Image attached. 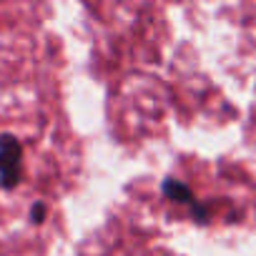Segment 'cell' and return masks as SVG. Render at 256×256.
Masks as SVG:
<instances>
[{"label": "cell", "instance_id": "obj_1", "mask_svg": "<svg viewBox=\"0 0 256 256\" xmlns=\"http://www.w3.org/2000/svg\"><path fill=\"white\" fill-rule=\"evenodd\" d=\"M20 158L23 148L16 136L6 134L0 136V186L3 188H16L20 181Z\"/></svg>", "mask_w": 256, "mask_h": 256}, {"label": "cell", "instance_id": "obj_2", "mask_svg": "<svg viewBox=\"0 0 256 256\" xmlns=\"http://www.w3.org/2000/svg\"><path fill=\"white\" fill-rule=\"evenodd\" d=\"M164 196L171 198V201H176V204H188V206L196 204L194 201V191L184 181H176V178H166L164 181Z\"/></svg>", "mask_w": 256, "mask_h": 256}, {"label": "cell", "instance_id": "obj_3", "mask_svg": "<svg viewBox=\"0 0 256 256\" xmlns=\"http://www.w3.org/2000/svg\"><path fill=\"white\" fill-rule=\"evenodd\" d=\"M43 218H46V204L38 201V204L30 208V221H33V224H43Z\"/></svg>", "mask_w": 256, "mask_h": 256}, {"label": "cell", "instance_id": "obj_4", "mask_svg": "<svg viewBox=\"0 0 256 256\" xmlns=\"http://www.w3.org/2000/svg\"><path fill=\"white\" fill-rule=\"evenodd\" d=\"M194 218H196L198 224H206V208L198 206V204H194Z\"/></svg>", "mask_w": 256, "mask_h": 256}]
</instances>
